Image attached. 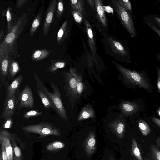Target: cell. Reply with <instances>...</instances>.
I'll list each match as a JSON object with an SVG mask.
<instances>
[{"label":"cell","mask_w":160,"mask_h":160,"mask_svg":"<svg viewBox=\"0 0 160 160\" xmlns=\"http://www.w3.org/2000/svg\"><path fill=\"white\" fill-rule=\"evenodd\" d=\"M11 134L9 132L5 130L0 131V142L5 148L9 160H13V149L10 142Z\"/></svg>","instance_id":"cell-11"},{"label":"cell","mask_w":160,"mask_h":160,"mask_svg":"<svg viewBox=\"0 0 160 160\" xmlns=\"http://www.w3.org/2000/svg\"><path fill=\"white\" fill-rule=\"evenodd\" d=\"M131 155L137 160H144L138 146L137 142L135 138L132 140L130 149Z\"/></svg>","instance_id":"cell-25"},{"label":"cell","mask_w":160,"mask_h":160,"mask_svg":"<svg viewBox=\"0 0 160 160\" xmlns=\"http://www.w3.org/2000/svg\"><path fill=\"white\" fill-rule=\"evenodd\" d=\"M108 160H116L114 159V158L113 156H111L109 157V158L108 159Z\"/></svg>","instance_id":"cell-51"},{"label":"cell","mask_w":160,"mask_h":160,"mask_svg":"<svg viewBox=\"0 0 160 160\" xmlns=\"http://www.w3.org/2000/svg\"><path fill=\"white\" fill-rule=\"evenodd\" d=\"M11 139L13 144V148L14 153V156L13 157V160H23L22 156L21 150L16 145L14 139H12V135L11 136Z\"/></svg>","instance_id":"cell-34"},{"label":"cell","mask_w":160,"mask_h":160,"mask_svg":"<svg viewBox=\"0 0 160 160\" xmlns=\"http://www.w3.org/2000/svg\"><path fill=\"white\" fill-rule=\"evenodd\" d=\"M57 3L58 0H57L50 1L46 14L42 29L44 37L47 35L49 31L54 15L56 12Z\"/></svg>","instance_id":"cell-10"},{"label":"cell","mask_w":160,"mask_h":160,"mask_svg":"<svg viewBox=\"0 0 160 160\" xmlns=\"http://www.w3.org/2000/svg\"><path fill=\"white\" fill-rule=\"evenodd\" d=\"M21 129L25 132L37 134L42 138L51 135L60 136L61 134L59 128L48 122L24 126Z\"/></svg>","instance_id":"cell-3"},{"label":"cell","mask_w":160,"mask_h":160,"mask_svg":"<svg viewBox=\"0 0 160 160\" xmlns=\"http://www.w3.org/2000/svg\"><path fill=\"white\" fill-rule=\"evenodd\" d=\"M28 22L27 14L23 13L19 17L16 23L6 36L4 42L9 48L12 47L16 40L21 35Z\"/></svg>","instance_id":"cell-5"},{"label":"cell","mask_w":160,"mask_h":160,"mask_svg":"<svg viewBox=\"0 0 160 160\" xmlns=\"http://www.w3.org/2000/svg\"><path fill=\"white\" fill-rule=\"evenodd\" d=\"M155 57L160 62V52H158L155 55Z\"/></svg>","instance_id":"cell-47"},{"label":"cell","mask_w":160,"mask_h":160,"mask_svg":"<svg viewBox=\"0 0 160 160\" xmlns=\"http://www.w3.org/2000/svg\"><path fill=\"white\" fill-rule=\"evenodd\" d=\"M38 94L45 107L47 108H51L53 109V106L47 94L42 89L38 88Z\"/></svg>","instance_id":"cell-26"},{"label":"cell","mask_w":160,"mask_h":160,"mask_svg":"<svg viewBox=\"0 0 160 160\" xmlns=\"http://www.w3.org/2000/svg\"></svg>","instance_id":"cell-54"},{"label":"cell","mask_w":160,"mask_h":160,"mask_svg":"<svg viewBox=\"0 0 160 160\" xmlns=\"http://www.w3.org/2000/svg\"><path fill=\"white\" fill-rule=\"evenodd\" d=\"M112 2L119 19L130 37L135 38L138 35L133 21V16L122 7L117 0H112Z\"/></svg>","instance_id":"cell-4"},{"label":"cell","mask_w":160,"mask_h":160,"mask_svg":"<svg viewBox=\"0 0 160 160\" xmlns=\"http://www.w3.org/2000/svg\"><path fill=\"white\" fill-rule=\"evenodd\" d=\"M95 116V111L90 105L84 106L81 110L78 118V121L88 119L90 118H94Z\"/></svg>","instance_id":"cell-19"},{"label":"cell","mask_w":160,"mask_h":160,"mask_svg":"<svg viewBox=\"0 0 160 160\" xmlns=\"http://www.w3.org/2000/svg\"><path fill=\"white\" fill-rule=\"evenodd\" d=\"M153 122L160 128V119L155 117H152Z\"/></svg>","instance_id":"cell-45"},{"label":"cell","mask_w":160,"mask_h":160,"mask_svg":"<svg viewBox=\"0 0 160 160\" xmlns=\"http://www.w3.org/2000/svg\"><path fill=\"white\" fill-rule=\"evenodd\" d=\"M63 76L66 94L71 101L72 98H76L78 96L77 81L70 72H65Z\"/></svg>","instance_id":"cell-9"},{"label":"cell","mask_w":160,"mask_h":160,"mask_svg":"<svg viewBox=\"0 0 160 160\" xmlns=\"http://www.w3.org/2000/svg\"><path fill=\"white\" fill-rule=\"evenodd\" d=\"M143 18L160 30V17L155 15H145Z\"/></svg>","instance_id":"cell-30"},{"label":"cell","mask_w":160,"mask_h":160,"mask_svg":"<svg viewBox=\"0 0 160 160\" xmlns=\"http://www.w3.org/2000/svg\"><path fill=\"white\" fill-rule=\"evenodd\" d=\"M139 128L142 135L146 136L151 132V128L145 121L140 120L138 122Z\"/></svg>","instance_id":"cell-32"},{"label":"cell","mask_w":160,"mask_h":160,"mask_svg":"<svg viewBox=\"0 0 160 160\" xmlns=\"http://www.w3.org/2000/svg\"><path fill=\"white\" fill-rule=\"evenodd\" d=\"M8 45L3 41L0 46V88L4 85L6 77L8 76L10 64Z\"/></svg>","instance_id":"cell-6"},{"label":"cell","mask_w":160,"mask_h":160,"mask_svg":"<svg viewBox=\"0 0 160 160\" xmlns=\"http://www.w3.org/2000/svg\"><path fill=\"white\" fill-rule=\"evenodd\" d=\"M72 13L73 18L76 23L78 24L81 23L83 20V17L81 13L74 10L72 11Z\"/></svg>","instance_id":"cell-38"},{"label":"cell","mask_w":160,"mask_h":160,"mask_svg":"<svg viewBox=\"0 0 160 160\" xmlns=\"http://www.w3.org/2000/svg\"><path fill=\"white\" fill-rule=\"evenodd\" d=\"M83 147L87 155L90 156L96 150V138L95 133L90 131L83 142Z\"/></svg>","instance_id":"cell-13"},{"label":"cell","mask_w":160,"mask_h":160,"mask_svg":"<svg viewBox=\"0 0 160 160\" xmlns=\"http://www.w3.org/2000/svg\"><path fill=\"white\" fill-rule=\"evenodd\" d=\"M20 92L19 89L12 97H6L5 100L3 111L0 118L6 120L14 114L16 102L17 98Z\"/></svg>","instance_id":"cell-8"},{"label":"cell","mask_w":160,"mask_h":160,"mask_svg":"<svg viewBox=\"0 0 160 160\" xmlns=\"http://www.w3.org/2000/svg\"><path fill=\"white\" fill-rule=\"evenodd\" d=\"M52 52V50H48L46 49H38L33 52L31 58L32 60L36 61L41 60L48 57Z\"/></svg>","instance_id":"cell-21"},{"label":"cell","mask_w":160,"mask_h":160,"mask_svg":"<svg viewBox=\"0 0 160 160\" xmlns=\"http://www.w3.org/2000/svg\"><path fill=\"white\" fill-rule=\"evenodd\" d=\"M95 9L98 19L102 25L106 28L107 21L102 1L101 0H95Z\"/></svg>","instance_id":"cell-18"},{"label":"cell","mask_w":160,"mask_h":160,"mask_svg":"<svg viewBox=\"0 0 160 160\" xmlns=\"http://www.w3.org/2000/svg\"><path fill=\"white\" fill-rule=\"evenodd\" d=\"M107 40L112 50L116 54L122 57L128 56V51L119 42L112 38H108Z\"/></svg>","instance_id":"cell-17"},{"label":"cell","mask_w":160,"mask_h":160,"mask_svg":"<svg viewBox=\"0 0 160 160\" xmlns=\"http://www.w3.org/2000/svg\"><path fill=\"white\" fill-rule=\"evenodd\" d=\"M14 15L12 13V9L9 6L7 9L6 16L7 20V32L9 33L12 28L15 25L17 21L15 20L13 17Z\"/></svg>","instance_id":"cell-24"},{"label":"cell","mask_w":160,"mask_h":160,"mask_svg":"<svg viewBox=\"0 0 160 160\" xmlns=\"http://www.w3.org/2000/svg\"><path fill=\"white\" fill-rule=\"evenodd\" d=\"M20 70V68L18 62L15 60H12L10 62L9 68V72L8 76V78L12 81L16 74Z\"/></svg>","instance_id":"cell-23"},{"label":"cell","mask_w":160,"mask_h":160,"mask_svg":"<svg viewBox=\"0 0 160 160\" xmlns=\"http://www.w3.org/2000/svg\"><path fill=\"white\" fill-rule=\"evenodd\" d=\"M42 113V112L39 111L38 110H31L25 112L23 117L25 118L28 119L32 117L41 115Z\"/></svg>","instance_id":"cell-37"},{"label":"cell","mask_w":160,"mask_h":160,"mask_svg":"<svg viewBox=\"0 0 160 160\" xmlns=\"http://www.w3.org/2000/svg\"><path fill=\"white\" fill-rule=\"evenodd\" d=\"M11 118L6 120L7 121L4 124V127L5 128H8L10 127L11 126V124L12 123V120Z\"/></svg>","instance_id":"cell-43"},{"label":"cell","mask_w":160,"mask_h":160,"mask_svg":"<svg viewBox=\"0 0 160 160\" xmlns=\"http://www.w3.org/2000/svg\"><path fill=\"white\" fill-rule=\"evenodd\" d=\"M87 1L93 10L95 9V0H87Z\"/></svg>","instance_id":"cell-44"},{"label":"cell","mask_w":160,"mask_h":160,"mask_svg":"<svg viewBox=\"0 0 160 160\" xmlns=\"http://www.w3.org/2000/svg\"><path fill=\"white\" fill-rule=\"evenodd\" d=\"M157 146L160 149V137H159L156 140Z\"/></svg>","instance_id":"cell-46"},{"label":"cell","mask_w":160,"mask_h":160,"mask_svg":"<svg viewBox=\"0 0 160 160\" xmlns=\"http://www.w3.org/2000/svg\"><path fill=\"white\" fill-rule=\"evenodd\" d=\"M119 5L124 8L131 15L133 16L132 7L129 0H117Z\"/></svg>","instance_id":"cell-35"},{"label":"cell","mask_w":160,"mask_h":160,"mask_svg":"<svg viewBox=\"0 0 160 160\" xmlns=\"http://www.w3.org/2000/svg\"><path fill=\"white\" fill-rule=\"evenodd\" d=\"M115 66L127 83L134 88L138 87L142 88L149 93H152V88L150 80L145 71L132 70L117 63L115 64Z\"/></svg>","instance_id":"cell-1"},{"label":"cell","mask_w":160,"mask_h":160,"mask_svg":"<svg viewBox=\"0 0 160 160\" xmlns=\"http://www.w3.org/2000/svg\"><path fill=\"white\" fill-rule=\"evenodd\" d=\"M68 32V19L63 22L58 32L57 35V42L59 44L62 43L66 38Z\"/></svg>","instance_id":"cell-20"},{"label":"cell","mask_w":160,"mask_h":160,"mask_svg":"<svg viewBox=\"0 0 160 160\" xmlns=\"http://www.w3.org/2000/svg\"><path fill=\"white\" fill-rule=\"evenodd\" d=\"M64 7L63 1L62 0H58L56 9L55 15L57 18H59L63 14Z\"/></svg>","instance_id":"cell-36"},{"label":"cell","mask_w":160,"mask_h":160,"mask_svg":"<svg viewBox=\"0 0 160 160\" xmlns=\"http://www.w3.org/2000/svg\"><path fill=\"white\" fill-rule=\"evenodd\" d=\"M34 104L33 96L31 88L26 85L18 96L16 102V108L18 110L24 107L33 108Z\"/></svg>","instance_id":"cell-7"},{"label":"cell","mask_w":160,"mask_h":160,"mask_svg":"<svg viewBox=\"0 0 160 160\" xmlns=\"http://www.w3.org/2000/svg\"><path fill=\"white\" fill-rule=\"evenodd\" d=\"M23 78V76L20 75L16 78L10 84L5 81L4 85L5 86L6 97H11L15 94L19 89L18 88L22 82Z\"/></svg>","instance_id":"cell-12"},{"label":"cell","mask_w":160,"mask_h":160,"mask_svg":"<svg viewBox=\"0 0 160 160\" xmlns=\"http://www.w3.org/2000/svg\"><path fill=\"white\" fill-rule=\"evenodd\" d=\"M84 23L88 38L89 46L93 57L94 59L95 58L96 49L92 28L88 21L85 18L84 19Z\"/></svg>","instance_id":"cell-16"},{"label":"cell","mask_w":160,"mask_h":160,"mask_svg":"<svg viewBox=\"0 0 160 160\" xmlns=\"http://www.w3.org/2000/svg\"><path fill=\"white\" fill-rule=\"evenodd\" d=\"M34 77L37 82V87L42 89L47 94L53 106V109L62 119L67 121L66 112L57 86L53 81H51V86L53 91V93H51L48 90L36 74H34Z\"/></svg>","instance_id":"cell-2"},{"label":"cell","mask_w":160,"mask_h":160,"mask_svg":"<svg viewBox=\"0 0 160 160\" xmlns=\"http://www.w3.org/2000/svg\"><path fill=\"white\" fill-rule=\"evenodd\" d=\"M143 21L147 25L152 31L156 33L160 37V30L146 20L143 19Z\"/></svg>","instance_id":"cell-39"},{"label":"cell","mask_w":160,"mask_h":160,"mask_svg":"<svg viewBox=\"0 0 160 160\" xmlns=\"http://www.w3.org/2000/svg\"><path fill=\"white\" fill-rule=\"evenodd\" d=\"M43 12L42 11H40L38 15L34 18L30 29V36H33L39 28L41 23Z\"/></svg>","instance_id":"cell-27"},{"label":"cell","mask_w":160,"mask_h":160,"mask_svg":"<svg viewBox=\"0 0 160 160\" xmlns=\"http://www.w3.org/2000/svg\"><path fill=\"white\" fill-rule=\"evenodd\" d=\"M69 72L77 80V92L78 95L80 96L84 88V84L82 81V75L78 73L75 69L73 68H71Z\"/></svg>","instance_id":"cell-22"},{"label":"cell","mask_w":160,"mask_h":160,"mask_svg":"<svg viewBox=\"0 0 160 160\" xmlns=\"http://www.w3.org/2000/svg\"><path fill=\"white\" fill-rule=\"evenodd\" d=\"M144 160H151L148 158L146 157L145 158H144Z\"/></svg>","instance_id":"cell-52"},{"label":"cell","mask_w":160,"mask_h":160,"mask_svg":"<svg viewBox=\"0 0 160 160\" xmlns=\"http://www.w3.org/2000/svg\"><path fill=\"white\" fill-rule=\"evenodd\" d=\"M1 145L3 160H9L4 145L2 144Z\"/></svg>","instance_id":"cell-41"},{"label":"cell","mask_w":160,"mask_h":160,"mask_svg":"<svg viewBox=\"0 0 160 160\" xmlns=\"http://www.w3.org/2000/svg\"><path fill=\"white\" fill-rule=\"evenodd\" d=\"M149 154L151 160H160V150L156 145H150Z\"/></svg>","instance_id":"cell-31"},{"label":"cell","mask_w":160,"mask_h":160,"mask_svg":"<svg viewBox=\"0 0 160 160\" xmlns=\"http://www.w3.org/2000/svg\"><path fill=\"white\" fill-rule=\"evenodd\" d=\"M4 33V31L2 29L0 31V38L1 39L2 38V36L3 35Z\"/></svg>","instance_id":"cell-49"},{"label":"cell","mask_w":160,"mask_h":160,"mask_svg":"<svg viewBox=\"0 0 160 160\" xmlns=\"http://www.w3.org/2000/svg\"><path fill=\"white\" fill-rule=\"evenodd\" d=\"M158 73V80L157 83V86L158 92L160 93V67L157 66Z\"/></svg>","instance_id":"cell-40"},{"label":"cell","mask_w":160,"mask_h":160,"mask_svg":"<svg viewBox=\"0 0 160 160\" xmlns=\"http://www.w3.org/2000/svg\"><path fill=\"white\" fill-rule=\"evenodd\" d=\"M133 160H137L136 158H133Z\"/></svg>","instance_id":"cell-53"},{"label":"cell","mask_w":160,"mask_h":160,"mask_svg":"<svg viewBox=\"0 0 160 160\" xmlns=\"http://www.w3.org/2000/svg\"><path fill=\"white\" fill-rule=\"evenodd\" d=\"M64 147L65 144L63 142L59 141H56L47 145L46 149L48 151H54L62 148Z\"/></svg>","instance_id":"cell-33"},{"label":"cell","mask_w":160,"mask_h":160,"mask_svg":"<svg viewBox=\"0 0 160 160\" xmlns=\"http://www.w3.org/2000/svg\"><path fill=\"white\" fill-rule=\"evenodd\" d=\"M119 108L122 113L125 115H133L140 109V106L134 102L123 101L120 104Z\"/></svg>","instance_id":"cell-14"},{"label":"cell","mask_w":160,"mask_h":160,"mask_svg":"<svg viewBox=\"0 0 160 160\" xmlns=\"http://www.w3.org/2000/svg\"><path fill=\"white\" fill-rule=\"evenodd\" d=\"M72 8L80 13L84 12V2L83 0H71L70 1Z\"/></svg>","instance_id":"cell-29"},{"label":"cell","mask_w":160,"mask_h":160,"mask_svg":"<svg viewBox=\"0 0 160 160\" xmlns=\"http://www.w3.org/2000/svg\"><path fill=\"white\" fill-rule=\"evenodd\" d=\"M110 127L113 132L120 139L124 137L126 128L124 121L121 119H117L110 125Z\"/></svg>","instance_id":"cell-15"},{"label":"cell","mask_w":160,"mask_h":160,"mask_svg":"<svg viewBox=\"0 0 160 160\" xmlns=\"http://www.w3.org/2000/svg\"><path fill=\"white\" fill-rule=\"evenodd\" d=\"M65 65V62L63 61L60 60H52L51 64L46 70L53 74L55 73L57 69L63 68Z\"/></svg>","instance_id":"cell-28"},{"label":"cell","mask_w":160,"mask_h":160,"mask_svg":"<svg viewBox=\"0 0 160 160\" xmlns=\"http://www.w3.org/2000/svg\"><path fill=\"white\" fill-rule=\"evenodd\" d=\"M0 160H3L2 157V153L1 147L0 149Z\"/></svg>","instance_id":"cell-50"},{"label":"cell","mask_w":160,"mask_h":160,"mask_svg":"<svg viewBox=\"0 0 160 160\" xmlns=\"http://www.w3.org/2000/svg\"><path fill=\"white\" fill-rule=\"evenodd\" d=\"M27 1V0H18L16 1V7L19 8L22 6Z\"/></svg>","instance_id":"cell-42"},{"label":"cell","mask_w":160,"mask_h":160,"mask_svg":"<svg viewBox=\"0 0 160 160\" xmlns=\"http://www.w3.org/2000/svg\"><path fill=\"white\" fill-rule=\"evenodd\" d=\"M157 112L158 114L160 117V106H159L158 107L157 110Z\"/></svg>","instance_id":"cell-48"}]
</instances>
